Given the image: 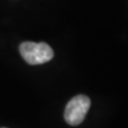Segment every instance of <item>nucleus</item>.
<instances>
[{
    "instance_id": "obj_1",
    "label": "nucleus",
    "mask_w": 128,
    "mask_h": 128,
    "mask_svg": "<svg viewBox=\"0 0 128 128\" xmlns=\"http://www.w3.org/2000/svg\"><path fill=\"white\" fill-rule=\"evenodd\" d=\"M22 59L31 65H38L50 61L54 58V50L46 43L24 42L19 46Z\"/></svg>"
},
{
    "instance_id": "obj_2",
    "label": "nucleus",
    "mask_w": 128,
    "mask_h": 128,
    "mask_svg": "<svg viewBox=\"0 0 128 128\" xmlns=\"http://www.w3.org/2000/svg\"><path fill=\"white\" fill-rule=\"evenodd\" d=\"M91 107V99L86 95H77L67 102L64 111V118L67 124L77 126L84 120Z\"/></svg>"
}]
</instances>
